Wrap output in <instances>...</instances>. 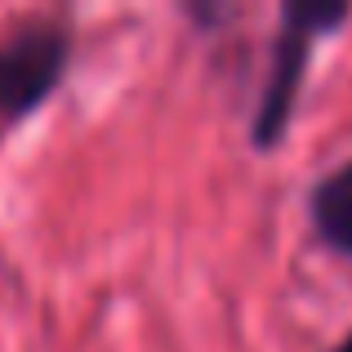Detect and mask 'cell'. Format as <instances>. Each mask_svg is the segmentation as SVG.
<instances>
[{"label":"cell","instance_id":"obj_1","mask_svg":"<svg viewBox=\"0 0 352 352\" xmlns=\"http://www.w3.org/2000/svg\"><path fill=\"white\" fill-rule=\"evenodd\" d=\"M344 18H348L344 5H285V32L276 41V63H272V76H267L263 103H258V120H254L258 147H272L285 134V120H290L294 94H299L303 67H308V45L326 27H339Z\"/></svg>","mask_w":352,"mask_h":352},{"label":"cell","instance_id":"obj_2","mask_svg":"<svg viewBox=\"0 0 352 352\" xmlns=\"http://www.w3.org/2000/svg\"><path fill=\"white\" fill-rule=\"evenodd\" d=\"M67 67V36L27 32L14 45H0V116L18 120L54 94Z\"/></svg>","mask_w":352,"mask_h":352},{"label":"cell","instance_id":"obj_3","mask_svg":"<svg viewBox=\"0 0 352 352\" xmlns=\"http://www.w3.org/2000/svg\"><path fill=\"white\" fill-rule=\"evenodd\" d=\"M312 223L335 250L352 258V161L330 170L312 192Z\"/></svg>","mask_w":352,"mask_h":352},{"label":"cell","instance_id":"obj_4","mask_svg":"<svg viewBox=\"0 0 352 352\" xmlns=\"http://www.w3.org/2000/svg\"><path fill=\"white\" fill-rule=\"evenodd\" d=\"M335 352H352V335H348V339H344V344H339Z\"/></svg>","mask_w":352,"mask_h":352}]
</instances>
